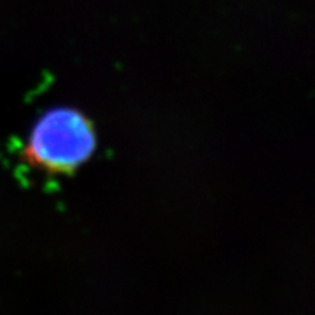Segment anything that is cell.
<instances>
[{
    "instance_id": "cell-1",
    "label": "cell",
    "mask_w": 315,
    "mask_h": 315,
    "mask_svg": "<svg viewBox=\"0 0 315 315\" xmlns=\"http://www.w3.org/2000/svg\"><path fill=\"white\" fill-rule=\"evenodd\" d=\"M98 133L82 110L59 105L47 110L34 124L22 149V160L50 177L72 175L94 157Z\"/></svg>"
}]
</instances>
